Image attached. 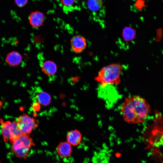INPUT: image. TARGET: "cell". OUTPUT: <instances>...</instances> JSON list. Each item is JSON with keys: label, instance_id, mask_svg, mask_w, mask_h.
Wrapping results in <instances>:
<instances>
[{"label": "cell", "instance_id": "obj_1", "mask_svg": "<svg viewBox=\"0 0 163 163\" xmlns=\"http://www.w3.org/2000/svg\"><path fill=\"white\" fill-rule=\"evenodd\" d=\"M150 110V106L147 101L144 98L137 95L126 97L120 107L123 120L130 124L143 122Z\"/></svg>", "mask_w": 163, "mask_h": 163}, {"label": "cell", "instance_id": "obj_2", "mask_svg": "<svg viewBox=\"0 0 163 163\" xmlns=\"http://www.w3.org/2000/svg\"><path fill=\"white\" fill-rule=\"evenodd\" d=\"M123 67L122 65L118 63L111 64L104 66L95 77V81L101 87L118 85L121 81Z\"/></svg>", "mask_w": 163, "mask_h": 163}, {"label": "cell", "instance_id": "obj_3", "mask_svg": "<svg viewBox=\"0 0 163 163\" xmlns=\"http://www.w3.org/2000/svg\"><path fill=\"white\" fill-rule=\"evenodd\" d=\"M11 150L17 157L27 158L30 149L35 143L29 135L22 134L11 143Z\"/></svg>", "mask_w": 163, "mask_h": 163}, {"label": "cell", "instance_id": "obj_4", "mask_svg": "<svg viewBox=\"0 0 163 163\" xmlns=\"http://www.w3.org/2000/svg\"><path fill=\"white\" fill-rule=\"evenodd\" d=\"M1 132L5 142H13L22 134L18 129L16 122L7 121L4 122L0 120Z\"/></svg>", "mask_w": 163, "mask_h": 163}, {"label": "cell", "instance_id": "obj_5", "mask_svg": "<svg viewBox=\"0 0 163 163\" xmlns=\"http://www.w3.org/2000/svg\"><path fill=\"white\" fill-rule=\"evenodd\" d=\"M16 122L21 133L28 135H29L39 125L37 120L26 114H23L19 117Z\"/></svg>", "mask_w": 163, "mask_h": 163}, {"label": "cell", "instance_id": "obj_6", "mask_svg": "<svg viewBox=\"0 0 163 163\" xmlns=\"http://www.w3.org/2000/svg\"><path fill=\"white\" fill-rule=\"evenodd\" d=\"M70 43L72 50L77 53L83 52L87 46L86 39L82 36L79 35L73 36L71 39Z\"/></svg>", "mask_w": 163, "mask_h": 163}, {"label": "cell", "instance_id": "obj_7", "mask_svg": "<svg viewBox=\"0 0 163 163\" xmlns=\"http://www.w3.org/2000/svg\"><path fill=\"white\" fill-rule=\"evenodd\" d=\"M56 152L62 158H68L72 152V145L67 141L61 142L57 146Z\"/></svg>", "mask_w": 163, "mask_h": 163}, {"label": "cell", "instance_id": "obj_8", "mask_svg": "<svg viewBox=\"0 0 163 163\" xmlns=\"http://www.w3.org/2000/svg\"><path fill=\"white\" fill-rule=\"evenodd\" d=\"M82 135L81 132L75 129L69 132L66 135L67 142L72 146H77L81 143Z\"/></svg>", "mask_w": 163, "mask_h": 163}, {"label": "cell", "instance_id": "obj_9", "mask_svg": "<svg viewBox=\"0 0 163 163\" xmlns=\"http://www.w3.org/2000/svg\"><path fill=\"white\" fill-rule=\"evenodd\" d=\"M29 20L30 25L33 28H37L43 23L44 21V15L39 11L34 12L30 15Z\"/></svg>", "mask_w": 163, "mask_h": 163}, {"label": "cell", "instance_id": "obj_10", "mask_svg": "<svg viewBox=\"0 0 163 163\" xmlns=\"http://www.w3.org/2000/svg\"><path fill=\"white\" fill-rule=\"evenodd\" d=\"M22 59L21 55L16 51H12L6 55L5 60L7 63L11 66L19 65Z\"/></svg>", "mask_w": 163, "mask_h": 163}, {"label": "cell", "instance_id": "obj_11", "mask_svg": "<svg viewBox=\"0 0 163 163\" xmlns=\"http://www.w3.org/2000/svg\"><path fill=\"white\" fill-rule=\"evenodd\" d=\"M40 64L43 71L47 75H53L56 72L57 66L53 62L47 60L41 62Z\"/></svg>", "mask_w": 163, "mask_h": 163}, {"label": "cell", "instance_id": "obj_12", "mask_svg": "<svg viewBox=\"0 0 163 163\" xmlns=\"http://www.w3.org/2000/svg\"><path fill=\"white\" fill-rule=\"evenodd\" d=\"M136 30L131 27H125L122 31V36L123 40L126 41H130L133 40L136 37Z\"/></svg>", "mask_w": 163, "mask_h": 163}, {"label": "cell", "instance_id": "obj_13", "mask_svg": "<svg viewBox=\"0 0 163 163\" xmlns=\"http://www.w3.org/2000/svg\"><path fill=\"white\" fill-rule=\"evenodd\" d=\"M36 98L38 103L44 106L48 105L51 100L50 95L48 93L43 91L39 93L36 95Z\"/></svg>", "mask_w": 163, "mask_h": 163}, {"label": "cell", "instance_id": "obj_14", "mask_svg": "<svg viewBox=\"0 0 163 163\" xmlns=\"http://www.w3.org/2000/svg\"><path fill=\"white\" fill-rule=\"evenodd\" d=\"M87 6L92 11H97L101 9L103 5V0H88Z\"/></svg>", "mask_w": 163, "mask_h": 163}, {"label": "cell", "instance_id": "obj_15", "mask_svg": "<svg viewBox=\"0 0 163 163\" xmlns=\"http://www.w3.org/2000/svg\"><path fill=\"white\" fill-rule=\"evenodd\" d=\"M135 5L136 8L140 11L146 7L144 0H137L135 2Z\"/></svg>", "mask_w": 163, "mask_h": 163}, {"label": "cell", "instance_id": "obj_16", "mask_svg": "<svg viewBox=\"0 0 163 163\" xmlns=\"http://www.w3.org/2000/svg\"><path fill=\"white\" fill-rule=\"evenodd\" d=\"M27 0H14L16 4L18 6L22 7L27 3Z\"/></svg>", "mask_w": 163, "mask_h": 163}, {"label": "cell", "instance_id": "obj_17", "mask_svg": "<svg viewBox=\"0 0 163 163\" xmlns=\"http://www.w3.org/2000/svg\"><path fill=\"white\" fill-rule=\"evenodd\" d=\"M75 0H62V2L67 6L72 5L74 2Z\"/></svg>", "mask_w": 163, "mask_h": 163}]
</instances>
